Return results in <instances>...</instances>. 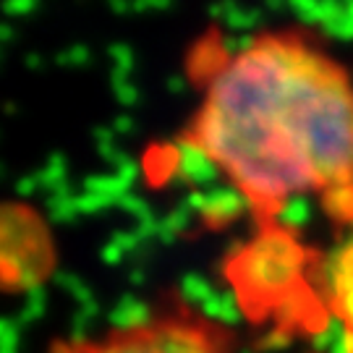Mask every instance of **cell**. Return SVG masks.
Instances as JSON below:
<instances>
[{"mask_svg": "<svg viewBox=\"0 0 353 353\" xmlns=\"http://www.w3.org/2000/svg\"><path fill=\"white\" fill-rule=\"evenodd\" d=\"M115 168H118V178H121L123 183H128V186H131V183L139 178V165L134 163V160L128 157L126 152H121V154H118V160H115Z\"/></svg>", "mask_w": 353, "mask_h": 353, "instance_id": "7c38bea8", "label": "cell"}, {"mask_svg": "<svg viewBox=\"0 0 353 353\" xmlns=\"http://www.w3.org/2000/svg\"><path fill=\"white\" fill-rule=\"evenodd\" d=\"M137 128V123H134V118L131 115H118L113 121V131L115 134H131Z\"/></svg>", "mask_w": 353, "mask_h": 353, "instance_id": "2e32d148", "label": "cell"}, {"mask_svg": "<svg viewBox=\"0 0 353 353\" xmlns=\"http://www.w3.org/2000/svg\"><path fill=\"white\" fill-rule=\"evenodd\" d=\"M108 55H110V61H113L115 74L131 76V71H134V50L128 48L126 42H113V45L108 48Z\"/></svg>", "mask_w": 353, "mask_h": 353, "instance_id": "8fae6325", "label": "cell"}, {"mask_svg": "<svg viewBox=\"0 0 353 353\" xmlns=\"http://www.w3.org/2000/svg\"><path fill=\"white\" fill-rule=\"evenodd\" d=\"M312 270H316L314 254L280 225H265L228 254L223 272L239 312L252 325L272 322L270 348L299 335L314 338L330 325L327 306L309 283Z\"/></svg>", "mask_w": 353, "mask_h": 353, "instance_id": "7a4b0ae2", "label": "cell"}, {"mask_svg": "<svg viewBox=\"0 0 353 353\" xmlns=\"http://www.w3.org/2000/svg\"><path fill=\"white\" fill-rule=\"evenodd\" d=\"M131 6H134V11L137 13H144V11H150V8H154L152 0H131Z\"/></svg>", "mask_w": 353, "mask_h": 353, "instance_id": "44dd1931", "label": "cell"}, {"mask_svg": "<svg viewBox=\"0 0 353 353\" xmlns=\"http://www.w3.org/2000/svg\"><path fill=\"white\" fill-rule=\"evenodd\" d=\"M65 168H68V163H65V157L63 154H50V160H48V165L39 170V176L37 181L39 183H45L48 189H55L58 183H63L65 181Z\"/></svg>", "mask_w": 353, "mask_h": 353, "instance_id": "9c48e42d", "label": "cell"}, {"mask_svg": "<svg viewBox=\"0 0 353 353\" xmlns=\"http://www.w3.org/2000/svg\"><path fill=\"white\" fill-rule=\"evenodd\" d=\"M108 8L118 16H123V13L134 11V6H131V0H108Z\"/></svg>", "mask_w": 353, "mask_h": 353, "instance_id": "ac0fdd59", "label": "cell"}, {"mask_svg": "<svg viewBox=\"0 0 353 353\" xmlns=\"http://www.w3.org/2000/svg\"><path fill=\"white\" fill-rule=\"evenodd\" d=\"M13 39V29L8 24H0V42H11Z\"/></svg>", "mask_w": 353, "mask_h": 353, "instance_id": "7402d4cb", "label": "cell"}, {"mask_svg": "<svg viewBox=\"0 0 353 353\" xmlns=\"http://www.w3.org/2000/svg\"><path fill=\"white\" fill-rule=\"evenodd\" d=\"M246 204L249 202L239 189H214L207 191V194L191 191L189 194V207H194L214 228L225 225L233 217H239Z\"/></svg>", "mask_w": 353, "mask_h": 353, "instance_id": "52a82bcc", "label": "cell"}, {"mask_svg": "<svg viewBox=\"0 0 353 353\" xmlns=\"http://www.w3.org/2000/svg\"><path fill=\"white\" fill-rule=\"evenodd\" d=\"M50 353H233V341L217 319L173 296L157 314L100 338L55 341Z\"/></svg>", "mask_w": 353, "mask_h": 353, "instance_id": "3957f363", "label": "cell"}, {"mask_svg": "<svg viewBox=\"0 0 353 353\" xmlns=\"http://www.w3.org/2000/svg\"><path fill=\"white\" fill-rule=\"evenodd\" d=\"M173 157H176V173L181 181H186L191 186H204V183H212L220 168L212 157L207 154L199 141L194 137H186V139L176 141L173 147Z\"/></svg>", "mask_w": 353, "mask_h": 353, "instance_id": "8992f818", "label": "cell"}, {"mask_svg": "<svg viewBox=\"0 0 353 353\" xmlns=\"http://www.w3.org/2000/svg\"><path fill=\"white\" fill-rule=\"evenodd\" d=\"M6 113H8V115L16 113V105H13V102H6Z\"/></svg>", "mask_w": 353, "mask_h": 353, "instance_id": "cb8c5ba5", "label": "cell"}, {"mask_svg": "<svg viewBox=\"0 0 353 353\" xmlns=\"http://www.w3.org/2000/svg\"><path fill=\"white\" fill-rule=\"evenodd\" d=\"M121 207H123V210H128V212L139 214V217H147V204L141 202L139 196H131V194H126V196L121 199Z\"/></svg>", "mask_w": 353, "mask_h": 353, "instance_id": "9a60e30c", "label": "cell"}, {"mask_svg": "<svg viewBox=\"0 0 353 353\" xmlns=\"http://www.w3.org/2000/svg\"><path fill=\"white\" fill-rule=\"evenodd\" d=\"M39 186L37 178H21L19 183H16V191L21 194V196H29V194H34V189Z\"/></svg>", "mask_w": 353, "mask_h": 353, "instance_id": "e0dca14e", "label": "cell"}, {"mask_svg": "<svg viewBox=\"0 0 353 353\" xmlns=\"http://www.w3.org/2000/svg\"><path fill=\"white\" fill-rule=\"evenodd\" d=\"M194 139L275 217L303 191L353 186V87L301 39H256L210 79Z\"/></svg>", "mask_w": 353, "mask_h": 353, "instance_id": "6da1fadb", "label": "cell"}, {"mask_svg": "<svg viewBox=\"0 0 353 353\" xmlns=\"http://www.w3.org/2000/svg\"><path fill=\"white\" fill-rule=\"evenodd\" d=\"M110 84H113V94L115 100L121 102L123 108H134L139 102V89L131 84V79L126 74H115L110 71Z\"/></svg>", "mask_w": 353, "mask_h": 353, "instance_id": "30bf717a", "label": "cell"}, {"mask_svg": "<svg viewBox=\"0 0 353 353\" xmlns=\"http://www.w3.org/2000/svg\"><path fill=\"white\" fill-rule=\"evenodd\" d=\"M278 220H280V228H285V230H290L296 236L306 225V220H309V202L303 196L288 199V202L283 204V210L278 212Z\"/></svg>", "mask_w": 353, "mask_h": 353, "instance_id": "ba28073f", "label": "cell"}, {"mask_svg": "<svg viewBox=\"0 0 353 353\" xmlns=\"http://www.w3.org/2000/svg\"><path fill=\"white\" fill-rule=\"evenodd\" d=\"M322 285L327 290L330 306L343 319V325L353 335V233L351 239L341 243V249L332 254L322 270Z\"/></svg>", "mask_w": 353, "mask_h": 353, "instance_id": "5b68a950", "label": "cell"}, {"mask_svg": "<svg viewBox=\"0 0 353 353\" xmlns=\"http://www.w3.org/2000/svg\"><path fill=\"white\" fill-rule=\"evenodd\" d=\"M24 63L29 71H39V68L45 65V61H42V55H37V52H29V55L24 58Z\"/></svg>", "mask_w": 353, "mask_h": 353, "instance_id": "ffe728a7", "label": "cell"}, {"mask_svg": "<svg viewBox=\"0 0 353 353\" xmlns=\"http://www.w3.org/2000/svg\"><path fill=\"white\" fill-rule=\"evenodd\" d=\"M168 89H170L173 94L186 92V79H181V76H170V79H168Z\"/></svg>", "mask_w": 353, "mask_h": 353, "instance_id": "d6986e66", "label": "cell"}, {"mask_svg": "<svg viewBox=\"0 0 353 353\" xmlns=\"http://www.w3.org/2000/svg\"><path fill=\"white\" fill-rule=\"evenodd\" d=\"M37 8V0H3V11L8 16H26Z\"/></svg>", "mask_w": 353, "mask_h": 353, "instance_id": "5bb4252c", "label": "cell"}, {"mask_svg": "<svg viewBox=\"0 0 353 353\" xmlns=\"http://www.w3.org/2000/svg\"><path fill=\"white\" fill-rule=\"evenodd\" d=\"M55 270L45 220L24 204H0V293L37 290Z\"/></svg>", "mask_w": 353, "mask_h": 353, "instance_id": "277c9868", "label": "cell"}, {"mask_svg": "<svg viewBox=\"0 0 353 353\" xmlns=\"http://www.w3.org/2000/svg\"><path fill=\"white\" fill-rule=\"evenodd\" d=\"M68 65H74V68H84V65H89V61H92V52H89L87 45H71L68 48Z\"/></svg>", "mask_w": 353, "mask_h": 353, "instance_id": "4fadbf2b", "label": "cell"}, {"mask_svg": "<svg viewBox=\"0 0 353 353\" xmlns=\"http://www.w3.org/2000/svg\"><path fill=\"white\" fill-rule=\"evenodd\" d=\"M55 65H63V68H65V65H68V52H65V50L58 52V55H55Z\"/></svg>", "mask_w": 353, "mask_h": 353, "instance_id": "603a6c76", "label": "cell"}]
</instances>
